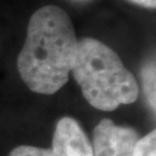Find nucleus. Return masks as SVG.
I'll return each mask as SVG.
<instances>
[{
	"instance_id": "obj_5",
	"label": "nucleus",
	"mask_w": 156,
	"mask_h": 156,
	"mask_svg": "<svg viewBox=\"0 0 156 156\" xmlns=\"http://www.w3.org/2000/svg\"><path fill=\"white\" fill-rule=\"evenodd\" d=\"M155 61L150 60L147 61L142 68L140 72V80H142V85H143V90H144V95L147 99V103L150 105V108L155 112L156 109V94H155Z\"/></svg>"
},
{
	"instance_id": "obj_3",
	"label": "nucleus",
	"mask_w": 156,
	"mask_h": 156,
	"mask_svg": "<svg viewBox=\"0 0 156 156\" xmlns=\"http://www.w3.org/2000/svg\"><path fill=\"white\" fill-rule=\"evenodd\" d=\"M9 156H92V148L80 122L65 116L55 126L51 148L22 144L13 148Z\"/></svg>"
},
{
	"instance_id": "obj_7",
	"label": "nucleus",
	"mask_w": 156,
	"mask_h": 156,
	"mask_svg": "<svg viewBox=\"0 0 156 156\" xmlns=\"http://www.w3.org/2000/svg\"><path fill=\"white\" fill-rule=\"evenodd\" d=\"M128 2L133 3L138 7L147 8V9H155L156 7V0H128Z\"/></svg>"
},
{
	"instance_id": "obj_8",
	"label": "nucleus",
	"mask_w": 156,
	"mask_h": 156,
	"mask_svg": "<svg viewBox=\"0 0 156 156\" xmlns=\"http://www.w3.org/2000/svg\"><path fill=\"white\" fill-rule=\"evenodd\" d=\"M73 3H78V4H87V3H91L94 0H70Z\"/></svg>"
},
{
	"instance_id": "obj_6",
	"label": "nucleus",
	"mask_w": 156,
	"mask_h": 156,
	"mask_svg": "<svg viewBox=\"0 0 156 156\" xmlns=\"http://www.w3.org/2000/svg\"><path fill=\"white\" fill-rule=\"evenodd\" d=\"M133 156H156V131L152 130L148 134L138 139Z\"/></svg>"
},
{
	"instance_id": "obj_4",
	"label": "nucleus",
	"mask_w": 156,
	"mask_h": 156,
	"mask_svg": "<svg viewBox=\"0 0 156 156\" xmlns=\"http://www.w3.org/2000/svg\"><path fill=\"white\" fill-rule=\"evenodd\" d=\"M138 139V131L134 128L103 119L92 131V156H133Z\"/></svg>"
},
{
	"instance_id": "obj_1",
	"label": "nucleus",
	"mask_w": 156,
	"mask_h": 156,
	"mask_svg": "<svg viewBox=\"0 0 156 156\" xmlns=\"http://www.w3.org/2000/svg\"><path fill=\"white\" fill-rule=\"evenodd\" d=\"M78 38L64 9L44 5L29 20L25 43L17 57V69L31 91L52 95L62 89L72 73Z\"/></svg>"
},
{
	"instance_id": "obj_2",
	"label": "nucleus",
	"mask_w": 156,
	"mask_h": 156,
	"mask_svg": "<svg viewBox=\"0 0 156 156\" xmlns=\"http://www.w3.org/2000/svg\"><path fill=\"white\" fill-rule=\"evenodd\" d=\"M72 73L87 103L99 111H115L138 99L133 73L109 46L95 38L78 41Z\"/></svg>"
}]
</instances>
